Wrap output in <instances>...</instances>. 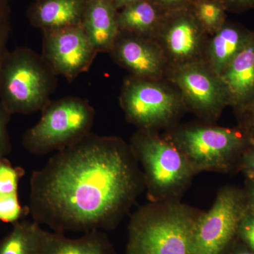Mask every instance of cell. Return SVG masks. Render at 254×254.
<instances>
[{
	"label": "cell",
	"instance_id": "cell-1",
	"mask_svg": "<svg viewBox=\"0 0 254 254\" xmlns=\"http://www.w3.org/2000/svg\"><path fill=\"white\" fill-rule=\"evenodd\" d=\"M145 190L130 143L90 132L32 173L28 207L54 232L103 231L118 226Z\"/></svg>",
	"mask_w": 254,
	"mask_h": 254
},
{
	"label": "cell",
	"instance_id": "cell-2",
	"mask_svg": "<svg viewBox=\"0 0 254 254\" xmlns=\"http://www.w3.org/2000/svg\"><path fill=\"white\" fill-rule=\"evenodd\" d=\"M202 213L180 200L142 205L130 218L127 254H193V232Z\"/></svg>",
	"mask_w": 254,
	"mask_h": 254
},
{
	"label": "cell",
	"instance_id": "cell-3",
	"mask_svg": "<svg viewBox=\"0 0 254 254\" xmlns=\"http://www.w3.org/2000/svg\"><path fill=\"white\" fill-rule=\"evenodd\" d=\"M57 76L34 50H7L0 61V103L11 115L41 112L51 101Z\"/></svg>",
	"mask_w": 254,
	"mask_h": 254
},
{
	"label": "cell",
	"instance_id": "cell-4",
	"mask_svg": "<svg viewBox=\"0 0 254 254\" xmlns=\"http://www.w3.org/2000/svg\"><path fill=\"white\" fill-rule=\"evenodd\" d=\"M150 202L180 200L197 173L176 145L155 131L138 129L130 141Z\"/></svg>",
	"mask_w": 254,
	"mask_h": 254
},
{
	"label": "cell",
	"instance_id": "cell-5",
	"mask_svg": "<svg viewBox=\"0 0 254 254\" xmlns=\"http://www.w3.org/2000/svg\"><path fill=\"white\" fill-rule=\"evenodd\" d=\"M164 137L181 150L197 174L226 172L239 153L252 145L254 140L242 128L204 122L174 126Z\"/></svg>",
	"mask_w": 254,
	"mask_h": 254
},
{
	"label": "cell",
	"instance_id": "cell-6",
	"mask_svg": "<svg viewBox=\"0 0 254 254\" xmlns=\"http://www.w3.org/2000/svg\"><path fill=\"white\" fill-rule=\"evenodd\" d=\"M41 113L22 138L23 148L34 155L58 152L81 139L91 132L95 116L89 102L78 97L50 101Z\"/></svg>",
	"mask_w": 254,
	"mask_h": 254
},
{
	"label": "cell",
	"instance_id": "cell-7",
	"mask_svg": "<svg viewBox=\"0 0 254 254\" xmlns=\"http://www.w3.org/2000/svg\"><path fill=\"white\" fill-rule=\"evenodd\" d=\"M120 103L128 123L148 131L171 128L186 110L180 93L167 80L131 76L124 81Z\"/></svg>",
	"mask_w": 254,
	"mask_h": 254
},
{
	"label": "cell",
	"instance_id": "cell-8",
	"mask_svg": "<svg viewBox=\"0 0 254 254\" xmlns=\"http://www.w3.org/2000/svg\"><path fill=\"white\" fill-rule=\"evenodd\" d=\"M166 80L180 93L185 110L204 123H213L230 106L223 82L204 60L169 67Z\"/></svg>",
	"mask_w": 254,
	"mask_h": 254
},
{
	"label": "cell",
	"instance_id": "cell-9",
	"mask_svg": "<svg viewBox=\"0 0 254 254\" xmlns=\"http://www.w3.org/2000/svg\"><path fill=\"white\" fill-rule=\"evenodd\" d=\"M248 212L247 200L238 190L224 187L210 210L203 212L195 225L193 254H222Z\"/></svg>",
	"mask_w": 254,
	"mask_h": 254
},
{
	"label": "cell",
	"instance_id": "cell-10",
	"mask_svg": "<svg viewBox=\"0 0 254 254\" xmlns=\"http://www.w3.org/2000/svg\"><path fill=\"white\" fill-rule=\"evenodd\" d=\"M208 38L189 7L168 11L154 41L173 67L203 60Z\"/></svg>",
	"mask_w": 254,
	"mask_h": 254
},
{
	"label": "cell",
	"instance_id": "cell-11",
	"mask_svg": "<svg viewBox=\"0 0 254 254\" xmlns=\"http://www.w3.org/2000/svg\"><path fill=\"white\" fill-rule=\"evenodd\" d=\"M97 54L82 26L43 32L42 56L68 81L88 71Z\"/></svg>",
	"mask_w": 254,
	"mask_h": 254
},
{
	"label": "cell",
	"instance_id": "cell-12",
	"mask_svg": "<svg viewBox=\"0 0 254 254\" xmlns=\"http://www.w3.org/2000/svg\"><path fill=\"white\" fill-rule=\"evenodd\" d=\"M108 53L129 76L141 79L166 80L168 62L153 40L120 31Z\"/></svg>",
	"mask_w": 254,
	"mask_h": 254
},
{
	"label": "cell",
	"instance_id": "cell-13",
	"mask_svg": "<svg viewBox=\"0 0 254 254\" xmlns=\"http://www.w3.org/2000/svg\"><path fill=\"white\" fill-rule=\"evenodd\" d=\"M230 106L242 115L254 103V31L244 49L220 75Z\"/></svg>",
	"mask_w": 254,
	"mask_h": 254
},
{
	"label": "cell",
	"instance_id": "cell-14",
	"mask_svg": "<svg viewBox=\"0 0 254 254\" xmlns=\"http://www.w3.org/2000/svg\"><path fill=\"white\" fill-rule=\"evenodd\" d=\"M118 9L114 0H88L81 26L97 53H108L119 33Z\"/></svg>",
	"mask_w": 254,
	"mask_h": 254
},
{
	"label": "cell",
	"instance_id": "cell-15",
	"mask_svg": "<svg viewBox=\"0 0 254 254\" xmlns=\"http://www.w3.org/2000/svg\"><path fill=\"white\" fill-rule=\"evenodd\" d=\"M253 33L239 23L227 21L215 34L209 36L203 60L220 75L247 46Z\"/></svg>",
	"mask_w": 254,
	"mask_h": 254
},
{
	"label": "cell",
	"instance_id": "cell-16",
	"mask_svg": "<svg viewBox=\"0 0 254 254\" xmlns=\"http://www.w3.org/2000/svg\"><path fill=\"white\" fill-rule=\"evenodd\" d=\"M38 254H116L104 232H86L77 239L68 238L64 233L42 230Z\"/></svg>",
	"mask_w": 254,
	"mask_h": 254
},
{
	"label": "cell",
	"instance_id": "cell-17",
	"mask_svg": "<svg viewBox=\"0 0 254 254\" xmlns=\"http://www.w3.org/2000/svg\"><path fill=\"white\" fill-rule=\"evenodd\" d=\"M168 11L153 0H141L118 13L120 31L154 41Z\"/></svg>",
	"mask_w": 254,
	"mask_h": 254
},
{
	"label": "cell",
	"instance_id": "cell-18",
	"mask_svg": "<svg viewBox=\"0 0 254 254\" xmlns=\"http://www.w3.org/2000/svg\"><path fill=\"white\" fill-rule=\"evenodd\" d=\"M85 0H43L33 10L32 22L43 32L81 26Z\"/></svg>",
	"mask_w": 254,
	"mask_h": 254
},
{
	"label": "cell",
	"instance_id": "cell-19",
	"mask_svg": "<svg viewBox=\"0 0 254 254\" xmlns=\"http://www.w3.org/2000/svg\"><path fill=\"white\" fill-rule=\"evenodd\" d=\"M43 228L34 220H21L0 240V254H38Z\"/></svg>",
	"mask_w": 254,
	"mask_h": 254
},
{
	"label": "cell",
	"instance_id": "cell-20",
	"mask_svg": "<svg viewBox=\"0 0 254 254\" xmlns=\"http://www.w3.org/2000/svg\"><path fill=\"white\" fill-rule=\"evenodd\" d=\"M190 8L209 36L215 34L227 21V10L218 0H195Z\"/></svg>",
	"mask_w": 254,
	"mask_h": 254
},
{
	"label": "cell",
	"instance_id": "cell-21",
	"mask_svg": "<svg viewBox=\"0 0 254 254\" xmlns=\"http://www.w3.org/2000/svg\"><path fill=\"white\" fill-rule=\"evenodd\" d=\"M25 175L21 167H14L6 158L0 160V203L18 196V184Z\"/></svg>",
	"mask_w": 254,
	"mask_h": 254
},
{
	"label": "cell",
	"instance_id": "cell-22",
	"mask_svg": "<svg viewBox=\"0 0 254 254\" xmlns=\"http://www.w3.org/2000/svg\"><path fill=\"white\" fill-rule=\"evenodd\" d=\"M11 115L0 103V160L6 158L11 153L12 145L8 125L11 120Z\"/></svg>",
	"mask_w": 254,
	"mask_h": 254
},
{
	"label": "cell",
	"instance_id": "cell-23",
	"mask_svg": "<svg viewBox=\"0 0 254 254\" xmlns=\"http://www.w3.org/2000/svg\"><path fill=\"white\" fill-rule=\"evenodd\" d=\"M10 25L7 0H0V61L7 52Z\"/></svg>",
	"mask_w": 254,
	"mask_h": 254
},
{
	"label": "cell",
	"instance_id": "cell-24",
	"mask_svg": "<svg viewBox=\"0 0 254 254\" xmlns=\"http://www.w3.org/2000/svg\"><path fill=\"white\" fill-rule=\"evenodd\" d=\"M244 240L254 252V215L247 212L241 222L239 228Z\"/></svg>",
	"mask_w": 254,
	"mask_h": 254
},
{
	"label": "cell",
	"instance_id": "cell-25",
	"mask_svg": "<svg viewBox=\"0 0 254 254\" xmlns=\"http://www.w3.org/2000/svg\"><path fill=\"white\" fill-rule=\"evenodd\" d=\"M165 11L190 7L195 0H153Z\"/></svg>",
	"mask_w": 254,
	"mask_h": 254
},
{
	"label": "cell",
	"instance_id": "cell-26",
	"mask_svg": "<svg viewBox=\"0 0 254 254\" xmlns=\"http://www.w3.org/2000/svg\"><path fill=\"white\" fill-rule=\"evenodd\" d=\"M225 6L227 11H246L254 8V0H218Z\"/></svg>",
	"mask_w": 254,
	"mask_h": 254
},
{
	"label": "cell",
	"instance_id": "cell-27",
	"mask_svg": "<svg viewBox=\"0 0 254 254\" xmlns=\"http://www.w3.org/2000/svg\"><path fill=\"white\" fill-rule=\"evenodd\" d=\"M242 129L254 138V103L248 110L242 113Z\"/></svg>",
	"mask_w": 254,
	"mask_h": 254
},
{
	"label": "cell",
	"instance_id": "cell-28",
	"mask_svg": "<svg viewBox=\"0 0 254 254\" xmlns=\"http://www.w3.org/2000/svg\"><path fill=\"white\" fill-rule=\"evenodd\" d=\"M243 158L242 164H243L244 170H245L247 175L254 180V148L253 150L246 152Z\"/></svg>",
	"mask_w": 254,
	"mask_h": 254
},
{
	"label": "cell",
	"instance_id": "cell-29",
	"mask_svg": "<svg viewBox=\"0 0 254 254\" xmlns=\"http://www.w3.org/2000/svg\"><path fill=\"white\" fill-rule=\"evenodd\" d=\"M138 1H141V0H114V2H115L117 9L118 10L123 9L125 6Z\"/></svg>",
	"mask_w": 254,
	"mask_h": 254
},
{
	"label": "cell",
	"instance_id": "cell-30",
	"mask_svg": "<svg viewBox=\"0 0 254 254\" xmlns=\"http://www.w3.org/2000/svg\"><path fill=\"white\" fill-rule=\"evenodd\" d=\"M249 198H249L248 200H247L248 211L254 215V187L252 190H251Z\"/></svg>",
	"mask_w": 254,
	"mask_h": 254
},
{
	"label": "cell",
	"instance_id": "cell-31",
	"mask_svg": "<svg viewBox=\"0 0 254 254\" xmlns=\"http://www.w3.org/2000/svg\"><path fill=\"white\" fill-rule=\"evenodd\" d=\"M236 254H254V253H252V252H247V251H243V252H239Z\"/></svg>",
	"mask_w": 254,
	"mask_h": 254
}]
</instances>
